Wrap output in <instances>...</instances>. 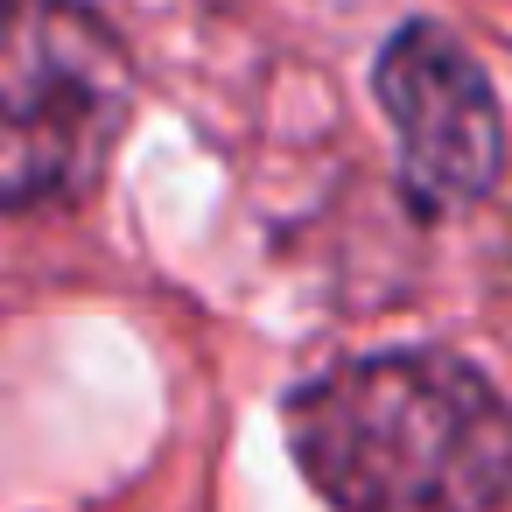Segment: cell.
Here are the masks:
<instances>
[{
    "mask_svg": "<svg viewBox=\"0 0 512 512\" xmlns=\"http://www.w3.org/2000/svg\"><path fill=\"white\" fill-rule=\"evenodd\" d=\"M372 99L393 127L400 190L421 218L484 204L505 176V113L463 36L442 22H400L379 43Z\"/></svg>",
    "mask_w": 512,
    "mask_h": 512,
    "instance_id": "obj_3",
    "label": "cell"
},
{
    "mask_svg": "<svg viewBox=\"0 0 512 512\" xmlns=\"http://www.w3.org/2000/svg\"><path fill=\"white\" fill-rule=\"evenodd\" d=\"M127 120L134 64L92 0H0V211L85 204Z\"/></svg>",
    "mask_w": 512,
    "mask_h": 512,
    "instance_id": "obj_2",
    "label": "cell"
},
{
    "mask_svg": "<svg viewBox=\"0 0 512 512\" xmlns=\"http://www.w3.org/2000/svg\"><path fill=\"white\" fill-rule=\"evenodd\" d=\"M288 449L337 512H498L512 498V407L456 351H372L302 379Z\"/></svg>",
    "mask_w": 512,
    "mask_h": 512,
    "instance_id": "obj_1",
    "label": "cell"
}]
</instances>
